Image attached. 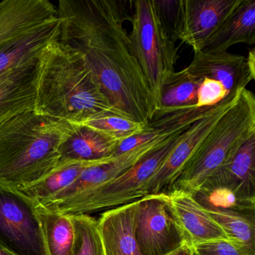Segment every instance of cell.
I'll use <instances>...</instances> for the list:
<instances>
[{"instance_id": "ffe728a7", "label": "cell", "mask_w": 255, "mask_h": 255, "mask_svg": "<svg viewBox=\"0 0 255 255\" xmlns=\"http://www.w3.org/2000/svg\"><path fill=\"white\" fill-rule=\"evenodd\" d=\"M202 81L203 79L194 77L185 68L174 71L162 85L153 115L198 107Z\"/></svg>"}, {"instance_id": "277c9868", "label": "cell", "mask_w": 255, "mask_h": 255, "mask_svg": "<svg viewBox=\"0 0 255 255\" xmlns=\"http://www.w3.org/2000/svg\"><path fill=\"white\" fill-rule=\"evenodd\" d=\"M253 135H255V96L253 92L243 89L188 161L169 192L191 193L198 189Z\"/></svg>"}, {"instance_id": "7a4b0ae2", "label": "cell", "mask_w": 255, "mask_h": 255, "mask_svg": "<svg viewBox=\"0 0 255 255\" xmlns=\"http://www.w3.org/2000/svg\"><path fill=\"white\" fill-rule=\"evenodd\" d=\"M35 112L71 125L104 113L116 114L83 53L61 41L59 35L38 57Z\"/></svg>"}, {"instance_id": "f546056e", "label": "cell", "mask_w": 255, "mask_h": 255, "mask_svg": "<svg viewBox=\"0 0 255 255\" xmlns=\"http://www.w3.org/2000/svg\"><path fill=\"white\" fill-rule=\"evenodd\" d=\"M170 255H195V253H194L193 248L189 246H184Z\"/></svg>"}, {"instance_id": "4dcf8cb0", "label": "cell", "mask_w": 255, "mask_h": 255, "mask_svg": "<svg viewBox=\"0 0 255 255\" xmlns=\"http://www.w3.org/2000/svg\"><path fill=\"white\" fill-rule=\"evenodd\" d=\"M0 255H14L4 249H0Z\"/></svg>"}, {"instance_id": "30bf717a", "label": "cell", "mask_w": 255, "mask_h": 255, "mask_svg": "<svg viewBox=\"0 0 255 255\" xmlns=\"http://www.w3.org/2000/svg\"><path fill=\"white\" fill-rule=\"evenodd\" d=\"M59 22L48 0L0 1V49Z\"/></svg>"}, {"instance_id": "9c48e42d", "label": "cell", "mask_w": 255, "mask_h": 255, "mask_svg": "<svg viewBox=\"0 0 255 255\" xmlns=\"http://www.w3.org/2000/svg\"><path fill=\"white\" fill-rule=\"evenodd\" d=\"M192 62L185 69L194 77L219 82L228 96H237L255 78V49L247 57L228 51L220 53L195 52Z\"/></svg>"}, {"instance_id": "5bb4252c", "label": "cell", "mask_w": 255, "mask_h": 255, "mask_svg": "<svg viewBox=\"0 0 255 255\" xmlns=\"http://www.w3.org/2000/svg\"><path fill=\"white\" fill-rule=\"evenodd\" d=\"M166 195L173 215L189 246L193 248L207 242L228 240L222 228L190 194L171 191Z\"/></svg>"}, {"instance_id": "8992f818", "label": "cell", "mask_w": 255, "mask_h": 255, "mask_svg": "<svg viewBox=\"0 0 255 255\" xmlns=\"http://www.w3.org/2000/svg\"><path fill=\"white\" fill-rule=\"evenodd\" d=\"M0 249L14 255H47L36 203L0 183Z\"/></svg>"}, {"instance_id": "6da1fadb", "label": "cell", "mask_w": 255, "mask_h": 255, "mask_svg": "<svg viewBox=\"0 0 255 255\" xmlns=\"http://www.w3.org/2000/svg\"><path fill=\"white\" fill-rule=\"evenodd\" d=\"M59 39L80 50L116 114L147 125L156 110L129 34L132 1L60 0Z\"/></svg>"}, {"instance_id": "9a60e30c", "label": "cell", "mask_w": 255, "mask_h": 255, "mask_svg": "<svg viewBox=\"0 0 255 255\" xmlns=\"http://www.w3.org/2000/svg\"><path fill=\"white\" fill-rule=\"evenodd\" d=\"M72 125L59 147L57 166L68 162H102L113 159L120 140L85 125Z\"/></svg>"}, {"instance_id": "603a6c76", "label": "cell", "mask_w": 255, "mask_h": 255, "mask_svg": "<svg viewBox=\"0 0 255 255\" xmlns=\"http://www.w3.org/2000/svg\"><path fill=\"white\" fill-rule=\"evenodd\" d=\"M103 162L105 161L62 164L38 181L17 189L35 203L44 204L71 186L85 168Z\"/></svg>"}, {"instance_id": "f1b7e54d", "label": "cell", "mask_w": 255, "mask_h": 255, "mask_svg": "<svg viewBox=\"0 0 255 255\" xmlns=\"http://www.w3.org/2000/svg\"><path fill=\"white\" fill-rule=\"evenodd\" d=\"M195 255H249L228 240H216L196 245Z\"/></svg>"}, {"instance_id": "ba28073f", "label": "cell", "mask_w": 255, "mask_h": 255, "mask_svg": "<svg viewBox=\"0 0 255 255\" xmlns=\"http://www.w3.org/2000/svg\"><path fill=\"white\" fill-rule=\"evenodd\" d=\"M239 94L235 97H227L221 101L214 111L195 122L185 131L181 139L163 163L147 180L143 190L144 197L169 192L188 161L214 128L221 116L235 102Z\"/></svg>"}, {"instance_id": "ac0fdd59", "label": "cell", "mask_w": 255, "mask_h": 255, "mask_svg": "<svg viewBox=\"0 0 255 255\" xmlns=\"http://www.w3.org/2000/svg\"><path fill=\"white\" fill-rule=\"evenodd\" d=\"M202 184L233 186L255 197V135L243 143L236 154Z\"/></svg>"}, {"instance_id": "8fae6325", "label": "cell", "mask_w": 255, "mask_h": 255, "mask_svg": "<svg viewBox=\"0 0 255 255\" xmlns=\"http://www.w3.org/2000/svg\"><path fill=\"white\" fill-rule=\"evenodd\" d=\"M240 0H180L178 40L201 51Z\"/></svg>"}, {"instance_id": "7c38bea8", "label": "cell", "mask_w": 255, "mask_h": 255, "mask_svg": "<svg viewBox=\"0 0 255 255\" xmlns=\"http://www.w3.org/2000/svg\"><path fill=\"white\" fill-rule=\"evenodd\" d=\"M170 136L159 138L156 141L133 149L117 157L85 168L71 186H68L59 195H56L54 198L41 204L68 199L76 195L96 189L112 181L125 172L127 170L129 169L132 165H135L143 156L163 144Z\"/></svg>"}, {"instance_id": "d4e9b609", "label": "cell", "mask_w": 255, "mask_h": 255, "mask_svg": "<svg viewBox=\"0 0 255 255\" xmlns=\"http://www.w3.org/2000/svg\"><path fill=\"white\" fill-rule=\"evenodd\" d=\"M70 216L74 228L73 255H105L98 219L88 214Z\"/></svg>"}, {"instance_id": "e0dca14e", "label": "cell", "mask_w": 255, "mask_h": 255, "mask_svg": "<svg viewBox=\"0 0 255 255\" xmlns=\"http://www.w3.org/2000/svg\"><path fill=\"white\" fill-rule=\"evenodd\" d=\"M240 43L248 45L255 44V0H240L201 51L224 53L231 46Z\"/></svg>"}, {"instance_id": "3957f363", "label": "cell", "mask_w": 255, "mask_h": 255, "mask_svg": "<svg viewBox=\"0 0 255 255\" xmlns=\"http://www.w3.org/2000/svg\"><path fill=\"white\" fill-rule=\"evenodd\" d=\"M72 126L35 111L0 125V183L20 189L53 171L59 147Z\"/></svg>"}, {"instance_id": "83f0119b", "label": "cell", "mask_w": 255, "mask_h": 255, "mask_svg": "<svg viewBox=\"0 0 255 255\" xmlns=\"http://www.w3.org/2000/svg\"><path fill=\"white\" fill-rule=\"evenodd\" d=\"M227 97H229L228 92L219 82L203 79L199 91L198 107H213L223 101Z\"/></svg>"}, {"instance_id": "4316f807", "label": "cell", "mask_w": 255, "mask_h": 255, "mask_svg": "<svg viewBox=\"0 0 255 255\" xmlns=\"http://www.w3.org/2000/svg\"><path fill=\"white\" fill-rule=\"evenodd\" d=\"M158 20L168 38L174 43L178 40L180 0H153Z\"/></svg>"}, {"instance_id": "cb8c5ba5", "label": "cell", "mask_w": 255, "mask_h": 255, "mask_svg": "<svg viewBox=\"0 0 255 255\" xmlns=\"http://www.w3.org/2000/svg\"><path fill=\"white\" fill-rule=\"evenodd\" d=\"M207 212L222 228L228 241L247 255H255V217L225 212Z\"/></svg>"}, {"instance_id": "52a82bcc", "label": "cell", "mask_w": 255, "mask_h": 255, "mask_svg": "<svg viewBox=\"0 0 255 255\" xmlns=\"http://www.w3.org/2000/svg\"><path fill=\"white\" fill-rule=\"evenodd\" d=\"M134 228L142 255H170L189 246L166 194L147 195L138 200Z\"/></svg>"}, {"instance_id": "5b68a950", "label": "cell", "mask_w": 255, "mask_h": 255, "mask_svg": "<svg viewBox=\"0 0 255 255\" xmlns=\"http://www.w3.org/2000/svg\"><path fill=\"white\" fill-rule=\"evenodd\" d=\"M129 21L132 50L156 104L162 85L174 72L177 48L158 20L153 0L132 1Z\"/></svg>"}, {"instance_id": "484cf974", "label": "cell", "mask_w": 255, "mask_h": 255, "mask_svg": "<svg viewBox=\"0 0 255 255\" xmlns=\"http://www.w3.org/2000/svg\"><path fill=\"white\" fill-rule=\"evenodd\" d=\"M101 131L121 141L142 132L146 125L113 113H104L80 124Z\"/></svg>"}, {"instance_id": "7402d4cb", "label": "cell", "mask_w": 255, "mask_h": 255, "mask_svg": "<svg viewBox=\"0 0 255 255\" xmlns=\"http://www.w3.org/2000/svg\"><path fill=\"white\" fill-rule=\"evenodd\" d=\"M59 35L58 23L0 49V76L38 59L44 47Z\"/></svg>"}, {"instance_id": "4fadbf2b", "label": "cell", "mask_w": 255, "mask_h": 255, "mask_svg": "<svg viewBox=\"0 0 255 255\" xmlns=\"http://www.w3.org/2000/svg\"><path fill=\"white\" fill-rule=\"evenodd\" d=\"M38 59L0 76V125L35 111Z\"/></svg>"}, {"instance_id": "d6986e66", "label": "cell", "mask_w": 255, "mask_h": 255, "mask_svg": "<svg viewBox=\"0 0 255 255\" xmlns=\"http://www.w3.org/2000/svg\"><path fill=\"white\" fill-rule=\"evenodd\" d=\"M207 211H221L255 217V197L238 188L202 184L189 193Z\"/></svg>"}, {"instance_id": "44dd1931", "label": "cell", "mask_w": 255, "mask_h": 255, "mask_svg": "<svg viewBox=\"0 0 255 255\" xmlns=\"http://www.w3.org/2000/svg\"><path fill=\"white\" fill-rule=\"evenodd\" d=\"M47 255H73L74 228L70 215L50 210L36 203Z\"/></svg>"}, {"instance_id": "2e32d148", "label": "cell", "mask_w": 255, "mask_h": 255, "mask_svg": "<svg viewBox=\"0 0 255 255\" xmlns=\"http://www.w3.org/2000/svg\"><path fill=\"white\" fill-rule=\"evenodd\" d=\"M138 204L137 200L101 214L98 229L105 255H142L134 228Z\"/></svg>"}]
</instances>
